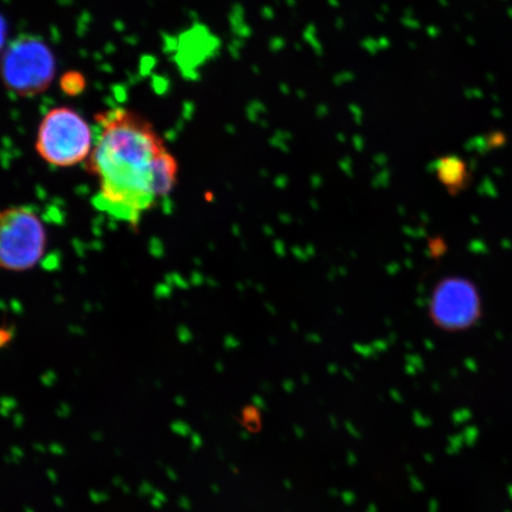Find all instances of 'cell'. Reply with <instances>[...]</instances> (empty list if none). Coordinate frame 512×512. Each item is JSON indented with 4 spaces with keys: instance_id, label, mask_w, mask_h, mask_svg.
Masks as SVG:
<instances>
[{
    "instance_id": "6",
    "label": "cell",
    "mask_w": 512,
    "mask_h": 512,
    "mask_svg": "<svg viewBox=\"0 0 512 512\" xmlns=\"http://www.w3.org/2000/svg\"><path fill=\"white\" fill-rule=\"evenodd\" d=\"M437 177L446 190L453 195H458L469 182V171H467L464 160L457 157H445L437 162Z\"/></svg>"
},
{
    "instance_id": "3",
    "label": "cell",
    "mask_w": 512,
    "mask_h": 512,
    "mask_svg": "<svg viewBox=\"0 0 512 512\" xmlns=\"http://www.w3.org/2000/svg\"><path fill=\"white\" fill-rule=\"evenodd\" d=\"M3 80L19 98L47 91L56 75V60L48 44L36 36H21L3 54Z\"/></svg>"
},
{
    "instance_id": "7",
    "label": "cell",
    "mask_w": 512,
    "mask_h": 512,
    "mask_svg": "<svg viewBox=\"0 0 512 512\" xmlns=\"http://www.w3.org/2000/svg\"><path fill=\"white\" fill-rule=\"evenodd\" d=\"M62 91L70 96L81 94L86 88V78L79 72H69L60 81Z\"/></svg>"
},
{
    "instance_id": "2",
    "label": "cell",
    "mask_w": 512,
    "mask_h": 512,
    "mask_svg": "<svg viewBox=\"0 0 512 512\" xmlns=\"http://www.w3.org/2000/svg\"><path fill=\"white\" fill-rule=\"evenodd\" d=\"M95 138L92 127L69 107L50 110L41 121L36 151L47 163L70 168L91 156Z\"/></svg>"
},
{
    "instance_id": "4",
    "label": "cell",
    "mask_w": 512,
    "mask_h": 512,
    "mask_svg": "<svg viewBox=\"0 0 512 512\" xmlns=\"http://www.w3.org/2000/svg\"><path fill=\"white\" fill-rule=\"evenodd\" d=\"M47 249L46 227L36 211L11 207L0 216V264L6 271L25 272L40 262Z\"/></svg>"
},
{
    "instance_id": "1",
    "label": "cell",
    "mask_w": 512,
    "mask_h": 512,
    "mask_svg": "<svg viewBox=\"0 0 512 512\" xmlns=\"http://www.w3.org/2000/svg\"><path fill=\"white\" fill-rule=\"evenodd\" d=\"M95 121L98 134L87 170L99 181L96 207L137 224L174 190L177 160L143 115L118 107L96 114Z\"/></svg>"
},
{
    "instance_id": "5",
    "label": "cell",
    "mask_w": 512,
    "mask_h": 512,
    "mask_svg": "<svg viewBox=\"0 0 512 512\" xmlns=\"http://www.w3.org/2000/svg\"><path fill=\"white\" fill-rule=\"evenodd\" d=\"M433 323L447 332H462L483 316V300L475 284L464 277H447L435 286L428 307Z\"/></svg>"
}]
</instances>
